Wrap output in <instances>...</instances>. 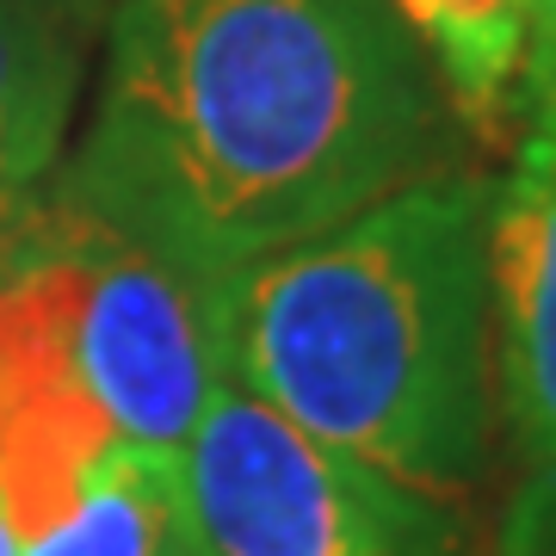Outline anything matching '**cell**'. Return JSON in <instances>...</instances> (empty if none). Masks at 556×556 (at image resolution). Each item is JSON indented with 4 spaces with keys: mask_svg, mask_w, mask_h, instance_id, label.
<instances>
[{
    "mask_svg": "<svg viewBox=\"0 0 556 556\" xmlns=\"http://www.w3.org/2000/svg\"><path fill=\"white\" fill-rule=\"evenodd\" d=\"M439 75L390 0H112L68 217L229 298L427 174Z\"/></svg>",
    "mask_w": 556,
    "mask_h": 556,
    "instance_id": "1",
    "label": "cell"
},
{
    "mask_svg": "<svg viewBox=\"0 0 556 556\" xmlns=\"http://www.w3.org/2000/svg\"><path fill=\"white\" fill-rule=\"evenodd\" d=\"M495 186L420 174L254 260L223 298L229 378L365 470L452 507L495 439Z\"/></svg>",
    "mask_w": 556,
    "mask_h": 556,
    "instance_id": "2",
    "label": "cell"
},
{
    "mask_svg": "<svg viewBox=\"0 0 556 556\" xmlns=\"http://www.w3.org/2000/svg\"><path fill=\"white\" fill-rule=\"evenodd\" d=\"M20 273L105 427L130 445L186 452L204 402L229 383L223 298L50 199L31 223Z\"/></svg>",
    "mask_w": 556,
    "mask_h": 556,
    "instance_id": "3",
    "label": "cell"
},
{
    "mask_svg": "<svg viewBox=\"0 0 556 556\" xmlns=\"http://www.w3.org/2000/svg\"><path fill=\"white\" fill-rule=\"evenodd\" d=\"M179 489L204 556H464L445 501L316 445L236 378L204 402Z\"/></svg>",
    "mask_w": 556,
    "mask_h": 556,
    "instance_id": "4",
    "label": "cell"
},
{
    "mask_svg": "<svg viewBox=\"0 0 556 556\" xmlns=\"http://www.w3.org/2000/svg\"><path fill=\"white\" fill-rule=\"evenodd\" d=\"M489 303L495 408L514 452L501 556H556V130H526L495 186Z\"/></svg>",
    "mask_w": 556,
    "mask_h": 556,
    "instance_id": "5",
    "label": "cell"
},
{
    "mask_svg": "<svg viewBox=\"0 0 556 556\" xmlns=\"http://www.w3.org/2000/svg\"><path fill=\"white\" fill-rule=\"evenodd\" d=\"M105 20L112 0H0V192H38L62 167Z\"/></svg>",
    "mask_w": 556,
    "mask_h": 556,
    "instance_id": "6",
    "label": "cell"
},
{
    "mask_svg": "<svg viewBox=\"0 0 556 556\" xmlns=\"http://www.w3.org/2000/svg\"><path fill=\"white\" fill-rule=\"evenodd\" d=\"M186 538L179 457L124 439L87 470L75 501L38 538H25L20 556H167Z\"/></svg>",
    "mask_w": 556,
    "mask_h": 556,
    "instance_id": "7",
    "label": "cell"
},
{
    "mask_svg": "<svg viewBox=\"0 0 556 556\" xmlns=\"http://www.w3.org/2000/svg\"><path fill=\"white\" fill-rule=\"evenodd\" d=\"M390 7L427 50L457 112L495 124L519 100L526 43H532V0H390Z\"/></svg>",
    "mask_w": 556,
    "mask_h": 556,
    "instance_id": "8",
    "label": "cell"
},
{
    "mask_svg": "<svg viewBox=\"0 0 556 556\" xmlns=\"http://www.w3.org/2000/svg\"><path fill=\"white\" fill-rule=\"evenodd\" d=\"M519 112L526 130H556V0H532V43L519 75Z\"/></svg>",
    "mask_w": 556,
    "mask_h": 556,
    "instance_id": "9",
    "label": "cell"
},
{
    "mask_svg": "<svg viewBox=\"0 0 556 556\" xmlns=\"http://www.w3.org/2000/svg\"><path fill=\"white\" fill-rule=\"evenodd\" d=\"M43 211V204H38ZM38 211L31 217H20V223H0V278L20 266V254H25V236H31V223H38Z\"/></svg>",
    "mask_w": 556,
    "mask_h": 556,
    "instance_id": "10",
    "label": "cell"
},
{
    "mask_svg": "<svg viewBox=\"0 0 556 556\" xmlns=\"http://www.w3.org/2000/svg\"><path fill=\"white\" fill-rule=\"evenodd\" d=\"M38 192H0V223H20V217H31L38 211Z\"/></svg>",
    "mask_w": 556,
    "mask_h": 556,
    "instance_id": "11",
    "label": "cell"
},
{
    "mask_svg": "<svg viewBox=\"0 0 556 556\" xmlns=\"http://www.w3.org/2000/svg\"><path fill=\"white\" fill-rule=\"evenodd\" d=\"M20 532H13V519H7V507H0V556H20Z\"/></svg>",
    "mask_w": 556,
    "mask_h": 556,
    "instance_id": "12",
    "label": "cell"
},
{
    "mask_svg": "<svg viewBox=\"0 0 556 556\" xmlns=\"http://www.w3.org/2000/svg\"><path fill=\"white\" fill-rule=\"evenodd\" d=\"M167 556H204V551H199V544H192V538H186V544H174V551H167Z\"/></svg>",
    "mask_w": 556,
    "mask_h": 556,
    "instance_id": "13",
    "label": "cell"
}]
</instances>
